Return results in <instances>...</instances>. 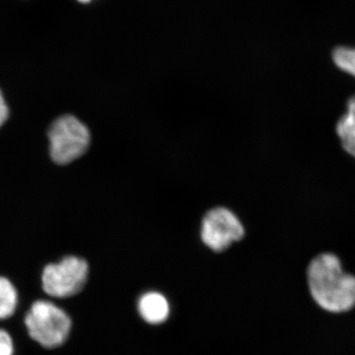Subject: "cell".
<instances>
[{
  "instance_id": "9c48e42d",
  "label": "cell",
  "mask_w": 355,
  "mask_h": 355,
  "mask_svg": "<svg viewBox=\"0 0 355 355\" xmlns=\"http://www.w3.org/2000/svg\"><path fill=\"white\" fill-rule=\"evenodd\" d=\"M333 58L338 69L355 77V48L340 46L334 51Z\"/></svg>"
},
{
  "instance_id": "3957f363",
  "label": "cell",
  "mask_w": 355,
  "mask_h": 355,
  "mask_svg": "<svg viewBox=\"0 0 355 355\" xmlns=\"http://www.w3.org/2000/svg\"><path fill=\"white\" fill-rule=\"evenodd\" d=\"M50 153L53 162L69 164L80 158L90 146L88 128L71 114L60 116L49 130Z\"/></svg>"
},
{
  "instance_id": "30bf717a",
  "label": "cell",
  "mask_w": 355,
  "mask_h": 355,
  "mask_svg": "<svg viewBox=\"0 0 355 355\" xmlns=\"http://www.w3.org/2000/svg\"><path fill=\"white\" fill-rule=\"evenodd\" d=\"M15 345L12 336L4 329L0 328V355H14Z\"/></svg>"
},
{
  "instance_id": "7c38bea8",
  "label": "cell",
  "mask_w": 355,
  "mask_h": 355,
  "mask_svg": "<svg viewBox=\"0 0 355 355\" xmlns=\"http://www.w3.org/2000/svg\"><path fill=\"white\" fill-rule=\"evenodd\" d=\"M347 114L355 121V95L352 96L347 102Z\"/></svg>"
},
{
  "instance_id": "6da1fadb",
  "label": "cell",
  "mask_w": 355,
  "mask_h": 355,
  "mask_svg": "<svg viewBox=\"0 0 355 355\" xmlns=\"http://www.w3.org/2000/svg\"><path fill=\"white\" fill-rule=\"evenodd\" d=\"M307 279L311 296L322 309L342 314L355 307V277L343 270L336 254L323 253L313 259Z\"/></svg>"
},
{
  "instance_id": "8992f818",
  "label": "cell",
  "mask_w": 355,
  "mask_h": 355,
  "mask_svg": "<svg viewBox=\"0 0 355 355\" xmlns=\"http://www.w3.org/2000/svg\"><path fill=\"white\" fill-rule=\"evenodd\" d=\"M137 309L140 317L151 324L164 323L170 314V305L167 299L159 292H146L139 298Z\"/></svg>"
},
{
  "instance_id": "52a82bcc",
  "label": "cell",
  "mask_w": 355,
  "mask_h": 355,
  "mask_svg": "<svg viewBox=\"0 0 355 355\" xmlns=\"http://www.w3.org/2000/svg\"><path fill=\"white\" fill-rule=\"evenodd\" d=\"M19 296L12 282L0 277V321L9 319L17 310Z\"/></svg>"
},
{
  "instance_id": "277c9868",
  "label": "cell",
  "mask_w": 355,
  "mask_h": 355,
  "mask_svg": "<svg viewBox=\"0 0 355 355\" xmlns=\"http://www.w3.org/2000/svg\"><path fill=\"white\" fill-rule=\"evenodd\" d=\"M89 275L87 261L78 257H65L50 263L42 273V286L53 298H69L83 291Z\"/></svg>"
},
{
  "instance_id": "5b68a950",
  "label": "cell",
  "mask_w": 355,
  "mask_h": 355,
  "mask_svg": "<svg viewBox=\"0 0 355 355\" xmlns=\"http://www.w3.org/2000/svg\"><path fill=\"white\" fill-rule=\"evenodd\" d=\"M245 235L244 226L231 210L225 207L210 209L203 217L200 236L205 246L214 252L225 251Z\"/></svg>"
},
{
  "instance_id": "ba28073f",
  "label": "cell",
  "mask_w": 355,
  "mask_h": 355,
  "mask_svg": "<svg viewBox=\"0 0 355 355\" xmlns=\"http://www.w3.org/2000/svg\"><path fill=\"white\" fill-rule=\"evenodd\" d=\"M336 128L343 149L355 158V121L347 114H343Z\"/></svg>"
},
{
  "instance_id": "4fadbf2b",
  "label": "cell",
  "mask_w": 355,
  "mask_h": 355,
  "mask_svg": "<svg viewBox=\"0 0 355 355\" xmlns=\"http://www.w3.org/2000/svg\"><path fill=\"white\" fill-rule=\"evenodd\" d=\"M79 2H83V3H89V2L92 1V0H78Z\"/></svg>"
},
{
  "instance_id": "8fae6325",
  "label": "cell",
  "mask_w": 355,
  "mask_h": 355,
  "mask_svg": "<svg viewBox=\"0 0 355 355\" xmlns=\"http://www.w3.org/2000/svg\"><path fill=\"white\" fill-rule=\"evenodd\" d=\"M9 116V110L7 107L6 99H4L3 94L0 90V128L3 125Z\"/></svg>"
},
{
  "instance_id": "7a4b0ae2",
  "label": "cell",
  "mask_w": 355,
  "mask_h": 355,
  "mask_svg": "<svg viewBox=\"0 0 355 355\" xmlns=\"http://www.w3.org/2000/svg\"><path fill=\"white\" fill-rule=\"evenodd\" d=\"M28 335L46 349L64 345L72 330L71 318L62 308L49 300H37L26 313Z\"/></svg>"
}]
</instances>
